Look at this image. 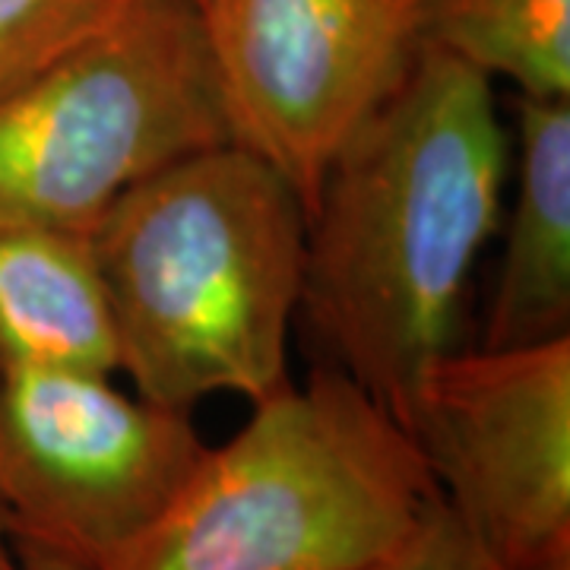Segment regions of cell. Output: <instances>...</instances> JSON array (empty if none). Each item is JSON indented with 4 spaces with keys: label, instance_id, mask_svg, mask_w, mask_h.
Listing matches in <instances>:
<instances>
[{
    "label": "cell",
    "instance_id": "obj_1",
    "mask_svg": "<svg viewBox=\"0 0 570 570\" xmlns=\"http://www.w3.org/2000/svg\"><path fill=\"white\" fill-rule=\"evenodd\" d=\"M508 159L489 77L425 39L307 216L298 314L400 425L428 367L460 348L472 269L504 219Z\"/></svg>",
    "mask_w": 570,
    "mask_h": 570
},
{
    "label": "cell",
    "instance_id": "obj_2",
    "mask_svg": "<svg viewBox=\"0 0 570 570\" xmlns=\"http://www.w3.org/2000/svg\"><path fill=\"white\" fill-rule=\"evenodd\" d=\"M307 213L295 187L238 142L165 165L92 228L118 371L137 396L190 412L257 403L288 384Z\"/></svg>",
    "mask_w": 570,
    "mask_h": 570
},
{
    "label": "cell",
    "instance_id": "obj_3",
    "mask_svg": "<svg viewBox=\"0 0 570 570\" xmlns=\"http://www.w3.org/2000/svg\"><path fill=\"white\" fill-rule=\"evenodd\" d=\"M250 406L108 570H371L438 494L412 434L340 367Z\"/></svg>",
    "mask_w": 570,
    "mask_h": 570
},
{
    "label": "cell",
    "instance_id": "obj_4",
    "mask_svg": "<svg viewBox=\"0 0 570 570\" xmlns=\"http://www.w3.org/2000/svg\"><path fill=\"white\" fill-rule=\"evenodd\" d=\"M232 142L200 13L127 0L0 105V223L92 235L130 187Z\"/></svg>",
    "mask_w": 570,
    "mask_h": 570
},
{
    "label": "cell",
    "instance_id": "obj_5",
    "mask_svg": "<svg viewBox=\"0 0 570 570\" xmlns=\"http://www.w3.org/2000/svg\"><path fill=\"white\" fill-rule=\"evenodd\" d=\"M204 453L190 412L108 371L0 365V523L26 570H108Z\"/></svg>",
    "mask_w": 570,
    "mask_h": 570
},
{
    "label": "cell",
    "instance_id": "obj_6",
    "mask_svg": "<svg viewBox=\"0 0 570 570\" xmlns=\"http://www.w3.org/2000/svg\"><path fill=\"white\" fill-rule=\"evenodd\" d=\"M438 0H200L232 142L269 163L305 213L340 149L403 82Z\"/></svg>",
    "mask_w": 570,
    "mask_h": 570
},
{
    "label": "cell",
    "instance_id": "obj_7",
    "mask_svg": "<svg viewBox=\"0 0 570 570\" xmlns=\"http://www.w3.org/2000/svg\"><path fill=\"white\" fill-rule=\"evenodd\" d=\"M403 428L494 558L570 570V336L450 352L419 381Z\"/></svg>",
    "mask_w": 570,
    "mask_h": 570
},
{
    "label": "cell",
    "instance_id": "obj_8",
    "mask_svg": "<svg viewBox=\"0 0 570 570\" xmlns=\"http://www.w3.org/2000/svg\"><path fill=\"white\" fill-rule=\"evenodd\" d=\"M570 336V99L517 105V190L482 348Z\"/></svg>",
    "mask_w": 570,
    "mask_h": 570
},
{
    "label": "cell",
    "instance_id": "obj_9",
    "mask_svg": "<svg viewBox=\"0 0 570 570\" xmlns=\"http://www.w3.org/2000/svg\"><path fill=\"white\" fill-rule=\"evenodd\" d=\"M0 365L118 371L89 235L0 223Z\"/></svg>",
    "mask_w": 570,
    "mask_h": 570
},
{
    "label": "cell",
    "instance_id": "obj_10",
    "mask_svg": "<svg viewBox=\"0 0 570 570\" xmlns=\"http://www.w3.org/2000/svg\"><path fill=\"white\" fill-rule=\"evenodd\" d=\"M428 39L523 99H570V0H438Z\"/></svg>",
    "mask_w": 570,
    "mask_h": 570
},
{
    "label": "cell",
    "instance_id": "obj_11",
    "mask_svg": "<svg viewBox=\"0 0 570 570\" xmlns=\"http://www.w3.org/2000/svg\"><path fill=\"white\" fill-rule=\"evenodd\" d=\"M127 0H0V105L99 32Z\"/></svg>",
    "mask_w": 570,
    "mask_h": 570
},
{
    "label": "cell",
    "instance_id": "obj_12",
    "mask_svg": "<svg viewBox=\"0 0 570 570\" xmlns=\"http://www.w3.org/2000/svg\"><path fill=\"white\" fill-rule=\"evenodd\" d=\"M371 570H513L494 558L463 520L448 508L441 491L428 501L419 523Z\"/></svg>",
    "mask_w": 570,
    "mask_h": 570
},
{
    "label": "cell",
    "instance_id": "obj_13",
    "mask_svg": "<svg viewBox=\"0 0 570 570\" xmlns=\"http://www.w3.org/2000/svg\"><path fill=\"white\" fill-rule=\"evenodd\" d=\"M0 570H26L17 558V551L10 546L7 532H3V523H0Z\"/></svg>",
    "mask_w": 570,
    "mask_h": 570
},
{
    "label": "cell",
    "instance_id": "obj_14",
    "mask_svg": "<svg viewBox=\"0 0 570 570\" xmlns=\"http://www.w3.org/2000/svg\"><path fill=\"white\" fill-rule=\"evenodd\" d=\"M190 3H194V7H197V3H200V0H190Z\"/></svg>",
    "mask_w": 570,
    "mask_h": 570
}]
</instances>
